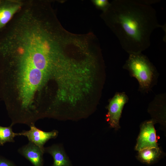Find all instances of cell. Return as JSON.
Here are the masks:
<instances>
[{"instance_id":"cell-10","label":"cell","mask_w":166,"mask_h":166,"mask_svg":"<svg viewBox=\"0 0 166 166\" xmlns=\"http://www.w3.org/2000/svg\"><path fill=\"white\" fill-rule=\"evenodd\" d=\"M12 126L2 127L0 125V145L3 146L7 142H14V137L20 136L19 133L14 132Z\"/></svg>"},{"instance_id":"cell-2","label":"cell","mask_w":166,"mask_h":166,"mask_svg":"<svg viewBox=\"0 0 166 166\" xmlns=\"http://www.w3.org/2000/svg\"><path fill=\"white\" fill-rule=\"evenodd\" d=\"M123 68L136 79L138 90L142 93H148L157 83L159 73L156 69L142 53L129 54Z\"/></svg>"},{"instance_id":"cell-5","label":"cell","mask_w":166,"mask_h":166,"mask_svg":"<svg viewBox=\"0 0 166 166\" xmlns=\"http://www.w3.org/2000/svg\"><path fill=\"white\" fill-rule=\"evenodd\" d=\"M30 127V130H23L19 133L20 136L26 137L29 142L34 144L44 151L45 144L49 139L56 138L58 135V132L56 130L45 132L37 128L34 124Z\"/></svg>"},{"instance_id":"cell-6","label":"cell","mask_w":166,"mask_h":166,"mask_svg":"<svg viewBox=\"0 0 166 166\" xmlns=\"http://www.w3.org/2000/svg\"><path fill=\"white\" fill-rule=\"evenodd\" d=\"M18 152L34 166H43L44 151L34 144L29 142L19 148Z\"/></svg>"},{"instance_id":"cell-9","label":"cell","mask_w":166,"mask_h":166,"mask_svg":"<svg viewBox=\"0 0 166 166\" xmlns=\"http://www.w3.org/2000/svg\"><path fill=\"white\" fill-rule=\"evenodd\" d=\"M138 152V159L141 162L148 164L155 162L159 158L161 153L159 148H147Z\"/></svg>"},{"instance_id":"cell-4","label":"cell","mask_w":166,"mask_h":166,"mask_svg":"<svg viewBox=\"0 0 166 166\" xmlns=\"http://www.w3.org/2000/svg\"><path fill=\"white\" fill-rule=\"evenodd\" d=\"M149 148H159L152 120L146 121L141 125L135 149L139 151Z\"/></svg>"},{"instance_id":"cell-7","label":"cell","mask_w":166,"mask_h":166,"mask_svg":"<svg viewBox=\"0 0 166 166\" xmlns=\"http://www.w3.org/2000/svg\"><path fill=\"white\" fill-rule=\"evenodd\" d=\"M21 7L18 2L0 0V31Z\"/></svg>"},{"instance_id":"cell-1","label":"cell","mask_w":166,"mask_h":166,"mask_svg":"<svg viewBox=\"0 0 166 166\" xmlns=\"http://www.w3.org/2000/svg\"><path fill=\"white\" fill-rule=\"evenodd\" d=\"M102 17L129 54L142 53L147 49L153 31L162 27L155 9L142 0H114Z\"/></svg>"},{"instance_id":"cell-3","label":"cell","mask_w":166,"mask_h":166,"mask_svg":"<svg viewBox=\"0 0 166 166\" xmlns=\"http://www.w3.org/2000/svg\"><path fill=\"white\" fill-rule=\"evenodd\" d=\"M128 97L125 92H117L110 100L108 106V118L111 127L115 129L119 127V121Z\"/></svg>"},{"instance_id":"cell-11","label":"cell","mask_w":166,"mask_h":166,"mask_svg":"<svg viewBox=\"0 0 166 166\" xmlns=\"http://www.w3.org/2000/svg\"><path fill=\"white\" fill-rule=\"evenodd\" d=\"M94 2L98 7L104 10L105 11L107 9L110 4L106 0H96Z\"/></svg>"},{"instance_id":"cell-8","label":"cell","mask_w":166,"mask_h":166,"mask_svg":"<svg viewBox=\"0 0 166 166\" xmlns=\"http://www.w3.org/2000/svg\"><path fill=\"white\" fill-rule=\"evenodd\" d=\"M44 152L50 154L53 157V162L52 166H71V162L61 147L54 144L44 148Z\"/></svg>"},{"instance_id":"cell-12","label":"cell","mask_w":166,"mask_h":166,"mask_svg":"<svg viewBox=\"0 0 166 166\" xmlns=\"http://www.w3.org/2000/svg\"><path fill=\"white\" fill-rule=\"evenodd\" d=\"M0 166H16L11 161L0 155Z\"/></svg>"}]
</instances>
